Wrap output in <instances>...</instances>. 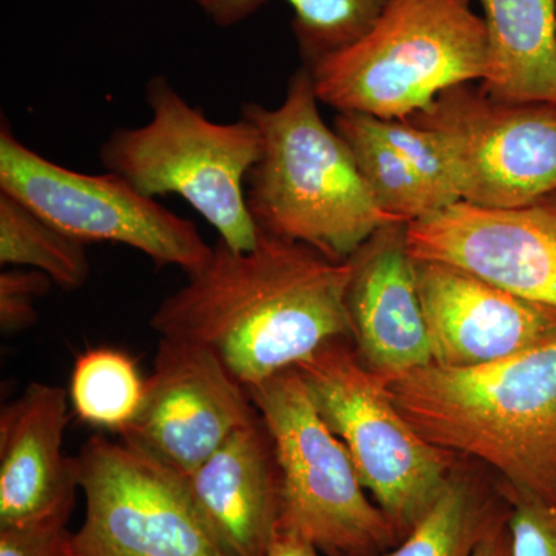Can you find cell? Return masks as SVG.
<instances>
[{"instance_id":"obj_1","label":"cell","mask_w":556,"mask_h":556,"mask_svg":"<svg viewBox=\"0 0 556 556\" xmlns=\"http://www.w3.org/2000/svg\"><path fill=\"white\" fill-rule=\"evenodd\" d=\"M350 274L348 262L268 233L243 252L218 240L207 262L160 303L150 327L160 338L206 348L251 388L351 338Z\"/></svg>"},{"instance_id":"obj_2","label":"cell","mask_w":556,"mask_h":556,"mask_svg":"<svg viewBox=\"0 0 556 556\" xmlns=\"http://www.w3.org/2000/svg\"><path fill=\"white\" fill-rule=\"evenodd\" d=\"M380 382L428 442L492 467L511 496L556 504V342L484 367L431 364Z\"/></svg>"},{"instance_id":"obj_3","label":"cell","mask_w":556,"mask_h":556,"mask_svg":"<svg viewBox=\"0 0 556 556\" xmlns=\"http://www.w3.org/2000/svg\"><path fill=\"white\" fill-rule=\"evenodd\" d=\"M308 68L298 70L277 108L248 102L241 116L262 135V156L248 175L249 212L260 232L305 244L331 262L353 257L383 214L346 142L325 123Z\"/></svg>"},{"instance_id":"obj_4","label":"cell","mask_w":556,"mask_h":556,"mask_svg":"<svg viewBox=\"0 0 556 556\" xmlns=\"http://www.w3.org/2000/svg\"><path fill=\"white\" fill-rule=\"evenodd\" d=\"M484 17L471 0H388L371 30L306 67L321 104L379 119H407L442 91L481 83Z\"/></svg>"},{"instance_id":"obj_5","label":"cell","mask_w":556,"mask_h":556,"mask_svg":"<svg viewBox=\"0 0 556 556\" xmlns=\"http://www.w3.org/2000/svg\"><path fill=\"white\" fill-rule=\"evenodd\" d=\"M149 123L113 131L101 146L105 172L149 199L178 195L206 219L232 251L257 247L260 229L249 212V172L262 156V135L240 115L215 123L190 105L166 76L146 86Z\"/></svg>"},{"instance_id":"obj_6","label":"cell","mask_w":556,"mask_h":556,"mask_svg":"<svg viewBox=\"0 0 556 556\" xmlns=\"http://www.w3.org/2000/svg\"><path fill=\"white\" fill-rule=\"evenodd\" d=\"M248 393L276 453L278 530L303 538L325 556H376L396 546V529L368 495L298 368L278 372Z\"/></svg>"},{"instance_id":"obj_7","label":"cell","mask_w":556,"mask_h":556,"mask_svg":"<svg viewBox=\"0 0 556 556\" xmlns=\"http://www.w3.org/2000/svg\"><path fill=\"white\" fill-rule=\"evenodd\" d=\"M345 340L328 342L295 368L402 540L448 484L452 453L417 433Z\"/></svg>"},{"instance_id":"obj_8","label":"cell","mask_w":556,"mask_h":556,"mask_svg":"<svg viewBox=\"0 0 556 556\" xmlns=\"http://www.w3.org/2000/svg\"><path fill=\"white\" fill-rule=\"evenodd\" d=\"M0 192L80 243L124 244L160 268L193 273L214 249L192 222L142 195L126 179L62 167L14 137L7 121L0 127Z\"/></svg>"},{"instance_id":"obj_9","label":"cell","mask_w":556,"mask_h":556,"mask_svg":"<svg viewBox=\"0 0 556 556\" xmlns=\"http://www.w3.org/2000/svg\"><path fill=\"white\" fill-rule=\"evenodd\" d=\"M76 459L86 518L68 556H230L175 471L101 434Z\"/></svg>"},{"instance_id":"obj_10","label":"cell","mask_w":556,"mask_h":556,"mask_svg":"<svg viewBox=\"0 0 556 556\" xmlns=\"http://www.w3.org/2000/svg\"><path fill=\"white\" fill-rule=\"evenodd\" d=\"M407 119L441 139L460 201L511 208L556 192L555 104L497 101L466 83Z\"/></svg>"},{"instance_id":"obj_11","label":"cell","mask_w":556,"mask_h":556,"mask_svg":"<svg viewBox=\"0 0 556 556\" xmlns=\"http://www.w3.org/2000/svg\"><path fill=\"white\" fill-rule=\"evenodd\" d=\"M255 413L248 388L211 351L160 338L141 408L119 437L186 478Z\"/></svg>"},{"instance_id":"obj_12","label":"cell","mask_w":556,"mask_h":556,"mask_svg":"<svg viewBox=\"0 0 556 556\" xmlns=\"http://www.w3.org/2000/svg\"><path fill=\"white\" fill-rule=\"evenodd\" d=\"M407 241L415 260L457 266L556 309V192L511 208L459 201L409 223Z\"/></svg>"},{"instance_id":"obj_13","label":"cell","mask_w":556,"mask_h":556,"mask_svg":"<svg viewBox=\"0 0 556 556\" xmlns=\"http://www.w3.org/2000/svg\"><path fill=\"white\" fill-rule=\"evenodd\" d=\"M415 263L437 364L484 367L556 342V309L551 306L447 263Z\"/></svg>"},{"instance_id":"obj_14","label":"cell","mask_w":556,"mask_h":556,"mask_svg":"<svg viewBox=\"0 0 556 556\" xmlns=\"http://www.w3.org/2000/svg\"><path fill=\"white\" fill-rule=\"evenodd\" d=\"M407 230L408 223H390L346 260L351 338L365 367L380 379L437 364Z\"/></svg>"},{"instance_id":"obj_15","label":"cell","mask_w":556,"mask_h":556,"mask_svg":"<svg viewBox=\"0 0 556 556\" xmlns=\"http://www.w3.org/2000/svg\"><path fill=\"white\" fill-rule=\"evenodd\" d=\"M68 393L33 382L0 415V527L72 511L78 459L62 452Z\"/></svg>"},{"instance_id":"obj_16","label":"cell","mask_w":556,"mask_h":556,"mask_svg":"<svg viewBox=\"0 0 556 556\" xmlns=\"http://www.w3.org/2000/svg\"><path fill=\"white\" fill-rule=\"evenodd\" d=\"M182 479L230 556L268 555L280 519V477L258 413Z\"/></svg>"},{"instance_id":"obj_17","label":"cell","mask_w":556,"mask_h":556,"mask_svg":"<svg viewBox=\"0 0 556 556\" xmlns=\"http://www.w3.org/2000/svg\"><path fill=\"white\" fill-rule=\"evenodd\" d=\"M486 62L479 86L497 101L556 105V0H479Z\"/></svg>"},{"instance_id":"obj_18","label":"cell","mask_w":556,"mask_h":556,"mask_svg":"<svg viewBox=\"0 0 556 556\" xmlns=\"http://www.w3.org/2000/svg\"><path fill=\"white\" fill-rule=\"evenodd\" d=\"M334 130L350 148L372 200L383 214L409 225L456 204L420 177L380 137L372 126L371 116L339 112L334 118Z\"/></svg>"},{"instance_id":"obj_19","label":"cell","mask_w":556,"mask_h":556,"mask_svg":"<svg viewBox=\"0 0 556 556\" xmlns=\"http://www.w3.org/2000/svg\"><path fill=\"white\" fill-rule=\"evenodd\" d=\"M218 27L228 28L257 13L268 0H190ZM291 28L305 65L353 46L379 20L388 0H287Z\"/></svg>"},{"instance_id":"obj_20","label":"cell","mask_w":556,"mask_h":556,"mask_svg":"<svg viewBox=\"0 0 556 556\" xmlns=\"http://www.w3.org/2000/svg\"><path fill=\"white\" fill-rule=\"evenodd\" d=\"M0 263L47 274L56 287L86 285L90 263L86 244L65 236L20 201L0 192Z\"/></svg>"},{"instance_id":"obj_21","label":"cell","mask_w":556,"mask_h":556,"mask_svg":"<svg viewBox=\"0 0 556 556\" xmlns=\"http://www.w3.org/2000/svg\"><path fill=\"white\" fill-rule=\"evenodd\" d=\"M146 379L116 348H91L76 358L68 399L79 420L110 431L124 430L141 408Z\"/></svg>"},{"instance_id":"obj_22","label":"cell","mask_w":556,"mask_h":556,"mask_svg":"<svg viewBox=\"0 0 556 556\" xmlns=\"http://www.w3.org/2000/svg\"><path fill=\"white\" fill-rule=\"evenodd\" d=\"M504 517L489 507L467 479L453 475L407 535L376 556H471Z\"/></svg>"},{"instance_id":"obj_23","label":"cell","mask_w":556,"mask_h":556,"mask_svg":"<svg viewBox=\"0 0 556 556\" xmlns=\"http://www.w3.org/2000/svg\"><path fill=\"white\" fill-rule=\"evenodd\" d=\"M372 118L376 131L386 139L409 166L453 203H459L455 174L447 150L433 131L416 126L409 119Z\"/></svg>"},{"instance_id":"obj_24","label":"cell","mask_w":556,"mask_h":556,"mask_svg":"<svg viewBox=\"0 0 556 556\" xmlns=\"http://www.w3.org/2000/svg\"><path fill=\"white\" fill-rule=\"evenodd\" d=\"M53 280L36 269L10 268L0 274V328L17 334L38 320L36 303L50 291Z\"/></svg>"},{"instance_id":"obj_25","label":"cell","mask_w":556,"mask_h":556,"mask_svg":"<svg viewBox=\"0 0 556 556\" xmlns=\"http://www.w3.org/2000/svg\"><path fill=\"white\" fill-rule=\"evenodd\" d=\"M511 556H556V504L511 496Z\"/></svg>"},{"instance_id":"obj_26","label":"cell","mask_w":556,"mask_h":556,"mask_svg":"<svg viewBox=\"0 0 556 556\" xmlns=\"http://www.w3.org/2000/svg\"><path fill=\"white\" fill-rule=\"evenodd\" d=\"M72 511L25 522L0 527V556H58L67 546V522Z\"/></svg>"},{"instance_id":"obj_27","label":"cell","mask_w":556,"mask_h":556,"mask_svg":"<svg viewBox=\"0 0 556 556\" xmlns=\"http://www.w3.org/2000/svg\"><path fill=\"white\" fill-rule=\"evenodd\" d=\"M507 518L508 514L496 522L471 556H511Z\"/></svg>"},{"instance_id":"obj_28","label":"cell","mask_w":556,"mask_h":556,"mask_svg":"<svg viewBox=\"0 0 556 556\" xmlns=\"http://www.w3.org/2000/svg\"><path fill=\"white\" fill-rule=\"evenodd\" d=\"M266 556H325L308 541L294 533L278 530Z\"/></svg>"},{"instance_id":"obj_29","label":"cell","mask_w":556,"mask_h":556,"mask_svg":"<svg viewBox=\"0 0 556 556\" xmlns=\"http://www.w3.org/2000/svg\"><path fill=\"white\" fill-rule=\"evenodd\" d=\"M58 556H68V543H67V546L62 548V551L60 552V554H58Z\"/></svg>"}]
</instances>
